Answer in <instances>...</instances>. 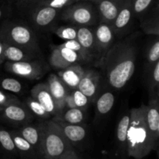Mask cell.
Returning a JSON list of instances; mask_svg holds the SVG:
<instances>
[{"label":"cell","instance_id":"52a82bcc","mask_svg":"<svg viewBox=\"0 0 159 159\" xmlns=\"http://www.w3.org/2000/svg\"><path fill=\"white\" fill-rule=\"evenodd\" d=\"M4 67L6 71L27 80H38L43 75V67L35 61L23 62H5Z\"/></svg>","mask_w":159,"mask_h":159},{"label":"cell","instance_id":"ee69618b","mask_svg":"<svg viewBox=\"0 0 159 159\" xmlns=\"http://www.w3.org/2000/svg\"><path fill=\"white\" fill-rule=\"evenodd\" d=\"M73 2H77V0H72Z\"/></svg>","mask_w":159,"mask_h":159},{"label":"cell","instance_id":"44dd1931","mask_svg":"<svg viewBox=\"0 0 159 159\" xmlns=\"http://www.w3.org/2000/svg\"><path fill=\"white\" fill-rule=\"evenodd\" d=\"M130 124V112L120 120L116 128V146L122 157H127V132Z\"/></svg>","mask_w":159,"mask_h":159},{"label":"cell","instance_id":"30bf717a","mask_svg":"<svg viewBox=\"0 0 159 159\" xmlns=\"http://www.w3.org/2000/svg\"><path fill=\"white\" fill-rule=\"evenodd\" d=\"M46 84L51 96L54 98L57 115H59V114L65 109V100L70 90L62 82L60 77L54 73L49 75Z\"/></svg>","mask_w":159,"mask_h":159},{"label":"cell","instance_id":"7402d4cb","mask_svg":"<svg viewBox=\"0 0 159 159\" xmlns=\"http://www.w3.org/2000/svg\"><path fill=\"white\" fill-rule=\"evenodd\" d=\"M78 41L84 50L91 56L92 58L96 55V44H95L94 32L93 30L87 26H79L77 27Z\"/></svg>","mask_w":159,"mask_h":159},{"label":"cell","instance_id":"b9f144b4","mask_svg":"<svg viewBox=\"0 0 159 159\" xmlns=\"http://www.w3.org/2000/svg\"><path fill=\"white\" fill-rule=\"evenodd\" d=\"M79 1H83V2H97L98 0H77V2H79Z\"/></svg>","mask_w":159,"mask_h":159},{"label":"cell","instance_id":"8d00e7d4","mask_svg":"<svg viewBox=\"0 0 159 159\" xmlns=\"http://www.w3.org/2000/svg\"><path fill=\"white\" fill-rule=\"evenodd\" d=\"M40 0H16V4L20 10L33 9Z\"/></svg>","mask_w":159,"mask_h":159},{"label":"cell","instance_id":"d6a6232c","mask_svg":"<svg viewBox=\"0 0 159 159\" xmlns=\"http://www.w3.org/2000/svg\"><path fill=\"white\" fill-rule=\"evenodd\" d=\"M54 33L57 37L65 41L76 40L77 27L69 26H58L54 30Z\"/></svg>","mask_w":159,"mask_h":159},{"label":"cell","instance_id":"74e56055","mask_svg":"<svg viewBox=\"0 0 159 159\" xmlns=\"http://www.w3.org/2000/svg\"><path fill=\"white\" fill-rule=\"evenodd\" d=\"M76 108L75 104L74 101H73L72 96L71 94V92L67 94L66 98L65 100V109L67 108Z\"/></svg>","mask_w":159,"mask_h":159},{"label":"cell","instance_id":"cb8c5ba5","mask_svg":"<svg viewBox=\"0 0 159 159\" xmlns=\"http://www.w3.org/2000/svg\"><path fill=\"white\" fill-rule=\"evenodd\" d=\"M0 154L7 158L18 157L10 132L0 127Z\"/></svg>","mask_w":159,"mask_h":159},{"label":"cell","instance_id":"83f0119b","mask_svg":"<svg viewBox=\"0 0 159 159\" xmlns=\"http://www.w3.org/2000/svg\"><path fill=\"white\" fill-rule=\"evenodd\" d=\"M141 28L143 32L148 35L159 36V16L158 6L156 7L155 13L152 17L146 18L141 23Z\"/></svg>","mask_w":159,"mask_h":159},{"label":"cell","instance_id":"ab89813d","mask_svg":"<svg viewBox=\"0 0 159 159\" xmlns=\"http://www.w3.org/2000/svg\"><path fill=\"white\" fill-rule=\"evenodd\" d=\"M6 62L4 56V43L0 40V65Z\"/></svg>","mask_w":159,"mask_h":159},{"label":"cell","instance_id":"e0dca14e","mask_svg":"<svg viewBox=\"0 0 159 159\" xmlns=\"http://www.w3.org/2000/svg\"><path fill=\"white\" fill-rule=\"evenodd\" d=\"M54 119L59 125L65 138L72 146L82 142L86 137V129L81 124H70L57 117Z\"/></svg>","mask_w":159,"mask_h":159},{"label":"cell","instance_id":"603a6c76","mask_svg":"<svg viewBox=\"0 0 159 159\" xmlns=\"http://www.w3.org/2000/svg\"><path fill=\"white\" fill-rule=\"evenodd\" d=\"M4 56L6 62H16L33 60L36 54L20 47L4 43Z\"/></svg>","mask_w":159,"mask_h":159},{"label":"cell","instance_id":"f546056e","mask_svg":"<svg viewBox=\"0 0 159 159\" xmlns=\"http://www.w3.org/2000/svg\"><path fill=\"white\" fill-rule=\"evenodd\" d=\"M26 107L29 109L30 112L32 115H36L38 118H43V119H48L51 116L49 113L46 111V109L32 97L27 98L26 101Z\"/></svg>","mask_w":159,"mask_h":159},{"label":"cell","instance_id":"8fae6325","mask_svg":"<svg viewBox=\"0 0 159 159\" xmlns=\"http://www.w3.org/2000/svg\"><path fill=\"white\" fill-rule=\"evenodd\" d=\"M100 75L93 70H85L77 88L83 93L89 101H93L99 91Z\"/></svg>","mask_w":159,"mask_h":159},{"label":"cell","instance_id":"ba28073f","mask_svg":"<svg viewBox=\"0 0 159 159\" xmlns=\"http://www.w3.org/2000/svg\"><path fill=\"white\" fill-rule=\"evenodd\" d=\"M33 119V115L26 105L12 103L0 109V120L11 124H27Z\"/></svg>","mask_w":159,"mask_h":159},{"label":"cell","instance_id":"4fadbf2b","mask_svg":"<svg viewBox=\"0 0 159 159\" xmlns=\"http://www.w3.org/2000/svg\"><path fill=\"white\" fill-rule=\"evenodd\" d=\"M145 118L149 132L155 143L158 144L159 138V97L150 98L146 104Z\"/></svg>","mask_w":159,"mask_h":159},{"label":"cell","instance_id":"1f68e13d","mask_svg":"<svg viewBox=\"0 0 159 159\" xmlns=\"http://www.w3.org/2000/svg\"><path fill=\"white\" fill-rule=\"evenodd\" d=\"M157 0H133L134 15L141 17L147 13Z\"/></svg>","mask_w":159,"mask_h":159},{"label":"cell","instance_id":"60d3db41","mask_svg":"<svg viewBox=\"0 0 159 159\" xmlns=\"http://www.w3.org/2000/svg\"><path fill=\"white\" fill-rule=\"evenodd\" d=\"M2 17H3V10H2V9L0 7V20H2Z\"/></svg>","mask_w":159,"mask_h":159},{"label":"cell","instance_id":"d4e9b609","mask_svg":"<svg viewBox=\"0 0 159 159\" xmlns=\"http://www.w3.org/2000/svg\"><path fill=\"white\" fill-rule=\"evenodd\" d=\"M148 87L150 98H158L159 94V61L148 72Z\"/></svg>","mask_w":159,"mask_h":159},{"label":"cell","instance_id":"f1b7e54d","mask_svg":"<svg viewBox=\"0 0 159 159\" xmlns=\"http://www.w3.org/2000/svg\"><path fill=\"white\" fill-rule=\"evenodd\" d=\"M158 61H159V40L158 37H156L146 52L144 62V68L146 71L148 72Z\"/></svg>","mask_w":159,"mask_h":159},{"label":"cell","instance_id":"2e32d148","mask_svg":"<svg viewBox=\"0 0 159 159\" xmlns=\"http://www.w3.org/2000/svg\"><path fill=\"white\" fill-rule=\"evenodd\" d=\"M31 97L37 100L51 115L56 117L57 115L55 102L51 96L48 86L44 83L38 84L31 90Z\"/></svg>","mask_w":159,"mask_h":159},{"label":"cell","instance_id":"d590c367","mask_svg":"<svg viewBox=\"0 0 159 159\" xmlns=\"http://www.w3.org/2000/svg\"><path fill=\"white\" fill-rule=\"evenodd\" d=\"M19 102H20V101L16 97L0 89V109L4 108L5 106L8 105V104H12V103Z\"/></svg>","mask_w":159,"mask_h":159},{"label":"cell","instance_id":"9c48e42d","mask_svg":"<svg viewBox=\"0 0 159 159\" xmlns=\"http://www.w3.org/2000/svg\"><path fill=\"white\" fill-rule=\"evenodd\" d=\"M93 32L96 55H99V61L114 44L116 34L113 31L112 25L105 22H100L97 27L93 30Z\"/></svg>","mask_w":159,"mask_h":159},{"label":"cell","instance_id":"484cf974","mask_svg":"<svg viewBox=\"0 0 159 159\" xmlns=\"http://www.w3.org/2000/svg\"><path fill=\"white\" fill-rule=\"evenodd\" d=\"M115 102V96L112 92L107 91L102 94L96 102V113L98 115H107L111 111Z\"/></svg>","mask_w":159,"mask_h":159},{"label":"cell","instance_id":"ac0fdd59","mask_svg":"<svg viewBox=\"0 0 159 159\" xmlns=\"http://www.w3.org/2000/svg\"><path fill=\"white\" fill-rule=\"evenodd\" d=\"M123 0H98L97 11L101 22L112 25L116 19Z\"/></svg>","mask_w":159,"mask_h":159},{"label":"cell","instance_id":"277c9868","mask_svg":"<svg viewBox=\"0 0 159 159\" xmlns=\"http://www.w3.org/2000/svg\"><path fill=\"white\" fill-rule=\"evenodd\" d=\"M0 40L37 54L40 51L37 36L24 23L6 20L0 25Z\"/></svg>","mask_w":159,"mask_h":159},{"label":"cell","instance_id":"3957f363","mask_svg":"<svg viewBox=\"0 0 159 159\" xmlns=\"http://www.w3.org/2000/svg\"><path fill=\"white\" fill-rule=\"evenodd\" d=\"M40 126L43 159H61L67 152L74 149L55 120L40 123Z\"/></svg>","mask_w":159,"mask_h":159},{"label":"cell","instance_id":"7bdbcfd3","mask_svg":"<svg viewBox=\"0 0 159 159\" xmlns=\"http://www.w3.org/2000/svg\"><path fill=\"white\" fill-rule=\"evenodd\" d=\"M16 2V0H8V2Z\"/></svg>","mask_w":159,"mask_h":159},{"label":"cell","instance_id":"f35d334b","mask_svg":"<svg viewBox=\"0 0 159 159\" xmlns=\"http://www.w3.org/2000/svg\"><path fill=\"white\" fill-rule=\"evenodd\" d=\"M61 159H81L74 149L67 152Z\"/></svg>","mask_w":159,"mask_h":159},{"label":"cell","instance_id":"836d02e7","mask_svg":"<svg viewBox=\"0 0 159 159\" xmlns=\"http://www.w3.org/2000/svg\"><path fill=\"white\" fill-rule=\"evenodd\" d=\"M70 92H71V94L72 96L73 101H74L76 108H79L81 109H85V108L88 106L89 100L79 89H74V90H70Z\"/></svg>","mask_w":159,"mask_h":159},{"label":"cell","instance_id":"4dcf8cb0","mask_svg":"<svg viewBox=\"0 0 159 159\" xmlns=\"http://www.w3.org/2000/svg\"><path fill=\"white\" fill-rule=\"evenodd\" d=\"M0 89L8 93H21L23 85L16 79L13 78H2L0 79Z\"/></svg>","mask_w":159,"mask_h":159},{"label":"cell","instance_id":"e575fe53","mask_svg":"<svg viewBox=\"0 0 159 159\" xmlns=\"http://www.w3.org/2000/svg\"><path fill=\"white\" fill-rule=\"evenodd\" d=\"M73 3L74 2L72 0H40L37 5L49 6V7L61 10V9L68 7V6Z\"/></svg>","mask_w":159,"mask_h":159},{"label":"cell","instance_id":"7c38bea8","mask_svg":"<svg viewBox=\"0 0 159 159\" xmlns=\"http://www.w3.org/2000/svg\"><path fill=\"white\" fill-rule=\"evenodd\" d=\"M133 0H123L116 19L112 23L115 34H120L127 29L133 18Z\"/></svg>","mask_w":159,"mask_h":159},{"label":"cell","instance_id":"7a4b0ae2","mask_svg":"<svg viewBox=\"0 0 159 159\" xmlns=\"http://www.w3.org/2000/svg\"><path fill=\"white\" fill-rule=\"evenodd\" d=\"M130 124L127 132V156L141 159L158 148L149 132L145 118L146 104L130 110Z\"/></svg>","mask_w":159,"mask_h":159},{"label":"cell","instance_id":"5bb4252c","mask_svg":"<svg viewBox=\"0 0 159 159\" xmlns=\"http://www.w3.org/2000/svg\"><path fill=\"white\" fill-rule=\"evenodd\" d=\"M60 10L49 6L36 5L32 9L31 20L38 28H45L57 18Z\"/></svg>","mask_w":159,"mask_h":159},{"label":"cell","instance_id":"5b68a950","mask_svg":"<svg viewBox=\"0 0 159 159\" xmlns=\"http://www.w3.org/2000/svg\"><path fill=\"white\" fill-rule=\"evenodd\" d=\"M61 19L65 21L79 26H87L94 24L97 20V13L93 5L88 2H74L63 9Z\"/></svg>","mask_w":159,"mask_h":159},{"label":"cell","instance_id":"9a60e30c","mask_svg":"<svg viewBox=\"0 0 159 159\" xmlns=\"http://www.w3.org/2000/svg\"><path fill=\"white\" fill-rule=\"evenodd\" d=\"M22 137L34 147L40 159H43L42 153V129L40 123L37 126L30 124L23 125L18 129Z\"/></svg>","mask_w":159,"mask_h":159},{"label":"cell","instance_id":"4316f807","mask_svg":"<svg viewBox=\"0 0 159 159\" xmlns=\"http://www.w3.org/2000/svg\"><path fill=\"white\" fill-rule=\"evenodd\" d=\"M84 109L79 108L64 109L59 115L56 116L62 121L70 124H81L85 117Z\"/></svg>","mask_w":159,"mask_h":159},{"label":"cell","instance_id":"6da1fadb","mask_svg":"<svg viewBox=\"0 0 159 159\" xmlns=\"http://www.w3.org/2000/svg\"><path fill=\"white\" fill-rule=\"evenodd\" d=\"M138 33L113 44L98 61L109 84L116 90L123 88L134 73L138 56Z\"/></svg>","mask_w":159,"mask_h":159},{"label":"cell","instance_id":"ffe728a7","mask_svg":"<svg viewBox=\"0 0 159 159\" xmlns=\"http://www.w3.org/2000/svg\"><path fill=\"white\" fill-rule=\"evenodd\" d=\"M20 159H40L32 146L22 137L18 130L9 131Z\"/></svg>","mask_w":159,"mask_h":159},{"label":"cell","instance_id":"8992f818","mask_svg":"<svg viewBox=\"0 0 159 159\" xmlns=\"http://www.w3.org/2000/svg\"><path fill=\"white\" fill-rule=\"evenodd\" d=\"M49 61L53 68L61 70L78 62H84L80 55L62 45L52 46Z\"/></svg>","mask_w":159,"mask_h":159},{"label":"cell","instance_id":"d6986e66","mask_svg":"<svg viewBox=\"0 0 159 159\" xmlns=\"http://www.w3.org/2000/svg\"><path fill=\"white\" fill-rule=\"evenodd\" d=\"M84 72L85 69L82 65L79 64H74L64 70H60L57 75L65 84V86L71 90L77 88L83 76Z\"/></svg>","mask_w":159,"mask_h":159}]
</instances>
